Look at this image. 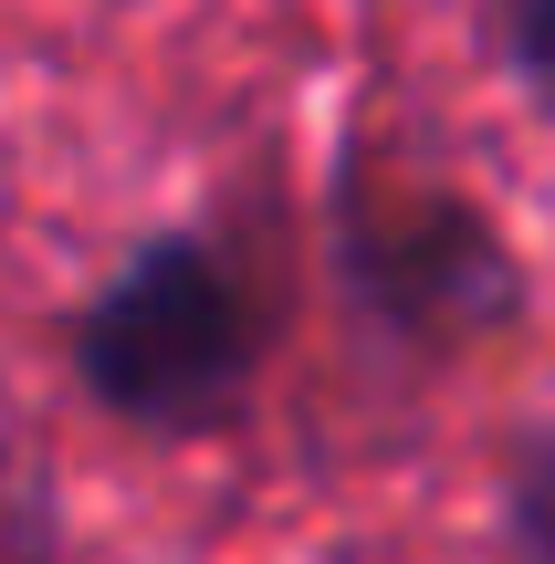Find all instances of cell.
<instances>
[{
    "mask_svg": "<svg viewBox=\"0 0 555 564\" xmlns=\"http://www.w3.org/2000/svg\"><path fill=\"white\" fill-rule=\"evenodd\" d=\"M346 272L367 314H388L419 345H461L514 314V262L461 199H377L346 220Z\"/></svg>",
    "mask_w": 555,
    "mask_h": 564,
    "instance_id": "obj_2",
    "label": "cell"
},
{
    "mask_svg": "<svg viewBox=\"0 0 555 564\" xmlns=\"http://www.w3.org/2000/svg\"><path fill=\"white\" fill-rule=\"evenodd\" d=\"M273 356V303L210 230H158L105 272L74 324V366L105 419L147 440H210L252 408Z\"/></svg>",
    "mask_w": 555,
    "mask_h": 564,
    "instance_id": "obj_1",
    "label": "cell"
},
{
    "mask_svg": "<svg viewBox=\"0 0 555 564\" xmlns=\"http://www.w3.org/2000/svg\"><path fill=\"white\" fill-rule=\"evenodd\" d=\"M503 523H514L524 564H555V429L514 440V470H503Z\"/></svg>",
    "mask_w": 555,
    "mask_h": 564,
    "instance_id": "obj_3",
    "label": "cell"
},
{
    "mask_svg": "<svg viewBox=\"0 0 555 564\" xmlns=\"http://www.w3.org/2000/svg\"><path fill=\"white\" fill-rule=\"evenodd\" d=\"M493 21H503V53H514L524 95L555 105V0H493Z\"/></svg>",
    "mask_w": 555,
    "mask_h": 564,
    "instance_id": "obj_4",
    "label": "cell"
}]
</instances>
